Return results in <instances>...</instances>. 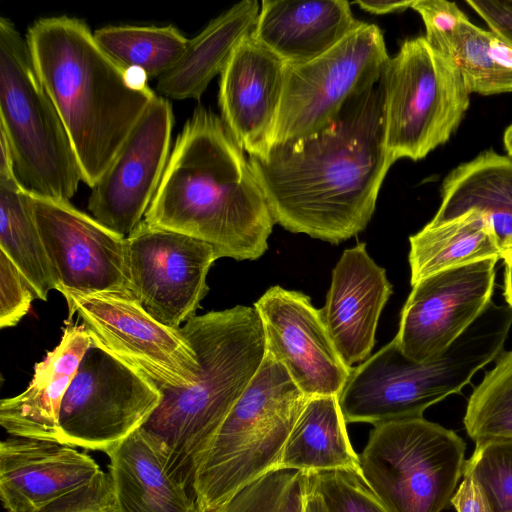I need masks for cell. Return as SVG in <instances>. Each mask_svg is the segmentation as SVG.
Masks as SVG:
<instances>
[{
	"label": "cell",
	"instance_id": "cell-1",
	"mask_svg": "<svg viewBox=\"0 0 512 512\" xmlns=\"http://www.w3.org/2000/svg\"><path fill=\"white\" fill-rule=\"evenodd\" d=\"M248 159L275 223L333 244L352 238L371 220L394 163L380 83L352 96L326 128Z\"/></svg>",
	"mask_w": 512,
	"mask_h": 512
},
{
	"label": "cell",
	"instance_id": "cell-6",
	"mask_svg": "<svg viewBox=\"0 0 512 512\" xmlns=\"http://www.w3.org/2000/svg\"><path fill=\"white\" fill-rule=\"evenodd\" d=\"M308 397L266 352L257 373L224 420L194 479L201 512L278 467L286 440Z\"/></svg>",
	"mask_w": 512,
	"mask_h": 512
},
{
	"label": "cell",
	"instance_id": "cell-23",
	"mask_svg": "<svg viewBox=\"0 0 512 512\" xmlns=\"http://www.w3.org/2000/svg\"><path fill=\"white\" fill-rule=\"evenodd\" d=\"M346 0H263L252 34L287 65L309 62L362 25Z\"/></svg>",
	"mask_w": 512,
	"mask_h": 512
},
{
	"label": "cell",
	"instance_id": "cell-18",
	"mask_svg": "<svg viewBox=\"0 0 512 512\" xmlns=\"http://www.w3.org/2000/svg\"><path fill=\"white\" fill-rule=\"evenodd\" d=\"M254 307L263 324L266 352L286 368L305 396H339L353 368L338 354L310 297L276 285Z\"/></svg>",
	"mask_w": 512,
	"mask_h": 512
},
{
	"label": "cell",
	"instance_id": "cell-33",
	"mask_svg": "<svg viewBox=\"0 0 512 512\" xmlns=\"http://www.w3.org/2000/svg\"><path fill=\"white\" fill-rule=\"evenodd\" d=\"M463 472L475 479L491 512H512V437L477 442Z\"/></svg>",
	"mask_w": 512,
	"mask_h": 512
},
{
	"label": "cell",
	"instance_id": "cell-12",
	"mask_svg": "<svg viewBox=\"0 0 512 512\" xmlns=\"http://www.w3.org/2000/svg\"><path fill=\"white\" fill-rule=\"evenodd\" d=\"M7 512H113L108 473L67 444L12 437L0 444Z\"/></svg>",
	"mask_w": 512,
	"mask_h": 512
},
{
	"label": "cell",
	"instance_id": "cell-36",
	"mask_svg": "<svg viewBox=\"0 0 512 512\" xmlns=\"http://www.w3.org/2000/svg\"><path fill=\"white\" fill-rule=\"evenodd\" d=\"M411 8L423 20L428 43L447 55L456 29L468 17L456 3L446 0H413Z\"/></svg>",
	"mask_w": 512,
	"mask_h": 512
},
{
	"label": "cell",
	"instance_id": "cell-2",
	"mask_svg": "<svg viewBox=\"0 0 512 512\" xmlns=\"http://www.w3.org/2000/svg\"><path fill=\"white\" fill-rule=\"evenodd\" d=\"M243 152L220 117L196 108L178 135L144 222L204 241L218 259L260 258L275 220Z\"/></svg>",
	"mask_w": 512,
	"mask_h": 512
},
{
	"label": "cell",
	"instance_id": "cell-37",
	"mask_svg": "<svg viewBox=\"0 0 512 512\" xmlns=\"http://www.w3.org/2000/svg\"><path fill=\"white\" fill-rule=\"evenodd\" d=\"M488 25L489 30L512 46V0L465 1Z\"/></svg>",
	"mask_w": 512,
	"mask_h": 512
},
{
	"label": "cell",
	"instance_id": "cell-29",
	"mask_svg": "<svg viewBox=\"0 0 512 512\" xmlns=\"http://www.w3.org/2000/svg\"><path fill=\"white\" fill-rule=\"evenodd\" d=\"M102 50L121 68L159 78L183 55L189 39L174 25L105 26L93 32Z\"/></svg>",
	"mask_w": 512,
	"mask_h": 512
},
{
	"label": "cell",
	"instance_id": "cell-14",
	"mask_svg": "<svg viewBox=\"0 0 512 512\" xmlns=\"http://www.w3.org/2000/svg\"><path fill=\"white\" fill-rule=\"evenodd\" d=\"M126 246L134 299L173 329L195 317L209 290L207 274L218 259L213 246L144 220L126 237Z\"/></svg>",
	"mask_w": 512,
	"mask_h": 512
},
{
	"label": "cell",
	"instance_id": "cell-40",
	"mask_svg": "<svg viewBox=\"0 0 512 512\" xmlns=\"http://www.w3.org/2000/svg\"><path fill=\"white\" fill-rule=\"evenodd\" d=\"M304 512H327L321 495L312 485L310 479Z\"/></svg>",
	"mask_w": 512,
	"mask_h": 512
},
{
	"label": "cell",
	"instance_id": "cell-20",
	"mask_svg": "<svg viewBox=\"0 0 512 512\" xmlns=\"http://www.w3.org/2000/svg\"><path fill=\"white\" fill-rule=\"evenodd\" d=\"M392 294L386 271L365 243L345 249L332 270L326 302L320 309L332 342L351 367L371 356L381 312Z\"/></svg>",
	"mask_w": 512,
	"mask_h": 512
},
{
	"label": "cell",
	"instance_id": "cell-38",
	"mask_svg": "<svg viewBox=\"0 0 512 512\" xmlns=\"http://www.w3.org/2000/svg\"><path fill=\"white\" fill-rule=\"evenodd\" d=\"M462 476L463 480L450 500L456 512H491L475 479L465 472Z\"/></svg>",
	"mask_w": 512,
	"mask_h": 512
},
{
	"label": "cell",
	"instance_id": "cell-17",
	"mask_svg": "<svg viewBox=\"0 0 512 512\" xmlns=\"http://www.w3.org/2000/svg\"><path fill=\"white\" fill-rule=\"evenodd\" d=\"M173 122L170 102L156 96L91 188L88 209L110 230L128 237L143 221L170 156Z\"/></svg>",
	"mask_w": 512,
	"mask_h": 512
},
{
	"label": "cell",
	"instance_id": "cell-34",
	"mask_svg": "<svg viewBox=\"0 0 512 512\" xmlns=\"http://www.w3.org/2000/svg\"><path fill=\"white\" fill-rule=\"evenodd\" d=\"M327 512H389L366 486L359 472L331 470L309 473Z\"/></svg>",
	"mask_w": 512,
	"mask_h": 512
},
{
	"label": "cell",
	"instance_id": "cell-21",
	"mask_svg": "<svg viewBox=\"0 0 512 512\" xmlns=\"http://www.w3.org/2000/svg\"><path fill=\"white\" fill-rule=\"evenodd\" d=\"M66 324L58 346L36 363L26 390L0 402V424L12 437L62 443L63 398L92 343L82 324Z\"/></svg>",
	"mask_w": 512,
	"mask_h": 512
},
{
	"label": "cell",
	"instance_id": "cell-42",
	"mask_svg": "<svg viewBox=\"0 0 512 512\" xmlns=\"http://www.w3.org/2000/svg\"><path fill=\"white\" fill-rule=\"evenodd\" d=\"M503 295L506 303L512 308V272L505 269Z\"/></svg>",
	"mask_w": 512,
	"mask_h": 512
},
{
	"label": "cell",
	"instance_id": "cell-4",
	"mask_svg": "<svg viewBox=\"0 0 512 512\" xmlns=\"http://www.w3.org/2000/svg\"><path fill=\"white\" fill-rule=\"evenodd\" d=\"M179 330L196 353L197 380L187 388L159 387L161 403L142 429L160 443L173 473L194 494L196 471L260 368L266 339L254 306L195 316Z\"/></svg>",
	"mask_w": 512,
	"mask_h": 512
},
{
	"label": "cell",
	"instance_id": "cell-3",
	"mask_svg": "<svg viewBox=\"0 0 512 512\" xmlns=\"http://www.w3.org/2000/svg\"><path fill=\"white\" fill-rule=\"evenodd\" d=\"M26 41L92 188L157 95L144 74L121 68L102 50L83 20L39 19Z\"/></svg>",
	"mask_w": 512,
	"mask_h": 512
},
{
	"label": "cell",
	"instance_id": "cell-8",
	"mask_svg": "<svg viewBox=\"0 0 512 512\" xmlns=\"http://www.w3.org/2000/svg\"><path fill=\"white\" fill-rule=\"evenodd\" d=\"M385 147L395 162L423 159L445 144L470 105L454 60L424 36L405 40L389 57L379 80Z\"/></svg>",
	"mask_w": 512,
	"mask_h": 512
},
{
	"label": "cell",
	"instance_id": "cell-24",
	"mask_svg": "<svg viewBox=\"0 0 512 512\" xmlns=\"http://www.w3.org/2000/svg\"><path fill=\"white\" fill-rule=\"evenodd\" d=\"M259 11L258 1H241L189 39L178 62L158 78L156 88L162 97L199 99L211 80L221 74L238 44L253 31Z\"/></svg>",
	"mask_w": 512,
	"mask_h": 512
},
{
	"label": "cell",
	"instance_id": "cell-35",
	"mask_svg": "<svg viewBox=\"0 0 512 512\" xmlns=\"http://www.w3.org/2000/svg\"><path fill=\"white\" fill-rule=\"evenodd\" d=\"M34 298L29 283L0 250V327L16 326L29 311Z\"/></svg>",
	"mask_w": 512,
	"mask_h": 512
},
{
	"label": "cell",
	"instance_id": "cell-26",
	"mask_svg": "<svg viewBox=\"0 0 512 512\" xmlns=\"http://www.w3.org/2000/svg\"><path fill=\"white\" fill-rule=\"evenodd\" d=\"M411 286L438 272L498 257L500 244L487 216L468 210L451 219L430 221L410 236Z\"/></svg>",
	"mask_w": 512,
	"mask_h": 512
},
{
	"label": "cell",
	"instance_id": "cell-11",
	"mask_svg": "<svg viewBox=\"0 0 512 512\" xmlns=\"http://www.w3.org/2000/svg\"><path fill=\"white\" fill-rule=\"evenodd\" d=\"M388 59L379 27L363 22L323 55L287 65L272 145L329 126L352 96L379 82Z\"/></svg>",
	"mask_w": 512,
	"mask_h": 512
},
{
	"label": "cell",
	"instance_id": "cell-19",
	"mask_svg": "<svg viewBox=\"0 0 512 512\" xmlns=\"http://www.w3.org/2000/svg\"><path fill=\"white\" fill-rule=\"evenodd\" d=\"M286 69L287 64L251 32L220 74L221 119L248 156L262 158L272 145Z\"/></svg>",
	"mask_w": 512,
	"mask_h": 512
},
{
	"label": "cell",
	"instance_id": "cell-10",
	"mask_svg": "<svg viewBox=\"0 0 512 512\" xmlns=\"http://www.w3.org/2000/svg\"><path fill=\"white\" fill-rule=\"evenodd\" d=\"M161 400L154 381L92 342L63 398L61 441L107 453L142 428Z\"/></svg>",
	"mask_w": 512,
	"mask_h": 512
},
{
	"label": "cell",
	"instance_id": "cell-28",
	"mask_svg": "<svg viewBox=\"0 0 512 512\" xmlns=\"http://www.w3.org/2000/svg\"><path fill=\"white\" fill-rule=\"evenodd\" d=\"M0 250L29 283L37 299L46 301L56 289L32 205V195L15 173L0 174Z\"/></svg>",
	"mask_w": 512,
	"mask_h": 512
},
{
	"label": "cell",
	"instance_id": "cell-30",
	"mask_svg": "<svg viewBox=\"0 0 512 512\" xmlns=\"http://www.w3.org/2000/svg\"><path fill=\"white\" fill-rule=\"evenodd\" d=\"M447 55L456 63L470 94L512 92V46L492 31L465 19L456 29Z\"/></svg>",
	"mask_w": 512,
	"mask_h": 512
},
{
	"label": "cell",
	"instance_id": "cell-27",
	"mask_svg": "<svg viewBox=\"0 0 512 512\" xmlns=\"http://www.w3.org/2000/svg\"><path fill=\"white\" fill-rule=\"evenodd\" d=\"M359 466L338 396L309 398L286 440L277 468L360 473Z\"/></svg>",
	"mask_w": 512,
	"mask_h": 512
},
{
	"label": "cell",
	"instance_id": "cell-7",
	"mask_svg": "<svg viewBox=\"0 0 512 512\" xmlns=\"http://www.w3.org/2000/svg\"><path fill=\"white\" fill-rule=\"evenodd\" d=\"M0 132L28 192L60 201L74 196L83 178L73 144L26 38L5 17L0 19Z\"/></svg>",
	"mask_w": 512,
	"mask_h": 512
},
{
	"label": "cell",
	"instance_id": "cell-25",
	"mask_svg": "<svg viewBox=\"0 0 512 512\" xmlns=\"http://www.w3.org/2000/svg\"><path fill=\"white\" fill-rule=\"evenodd\" d=\"M440 222L468 210L483 212L499 244L512 235V158L487 150L452 169L441 184Z\"/></svg>",
	"mask_w": 512,
	"mask_h": 512
},
{
	"label": "cell",
	"instance_id": "cell-5",
	"mask_svg": "<svg viewBox=\"0 0 512 512\" xmlns=\"http://www.w3.org/2000/svg\"><path fill=\"white\" fill-rule=\"evenodd\" d=\"M511 326L512 308L491 301L444 353L422 363L404 355L394 338L352 369L338 396L345 422L376 426L423 417L500 355Z\"/></svg>",
	"mask_w": 512,
	"mask_h": 512
},
{
	"label": "cell",
	"instance_id": "cell-31",
	"mask_svg": "<svg viewBox=\"0 0 512 512\" xmlns=\"http://www.w3.org/2000/svg\"><path fill=\"white\" fill-rule=\"evenodd\" d=\"M463 422L475 443L512 437V350L502 351L474 388Z\"/></svg>",
	"mask_w": 512,
	"mask_h": 512
},
{
	"label": "cell",
	"instance_id": "cell-22",
	"mask_svg": "<svg viewBox=\"0 0 512 512\" xmlns=\"http://www.w3.org/2000/svg\"><path fill=\"white\" fill-rule=\"evenodd\" d=\"M106 454L113 512H201L160 443L142 428Z\"/></svg>",
	"mask_w": 512,
	"mask_h": 512
},
{
	"label": "cell",
	"instance_id": "cell-13",
	"mask_svg": "<svg viewBox=\"0 0 512 512\" xmlns=\"http://www.w3.org/2000/svg\"><path fill=\"white\" fill-rule=\"evenodd\" d=\"M69 320H82L93 343L139 370L161 388H187L198 377L196 353L179 329L163 325L132 296L60 292Z\"/></svg>",
	"mask_w": 512,
	"mask_h": 512
},
{
	"label": "cell",
	"instance_id": "cell-39",
	"mask_svg": "<svg viewBox=\"0 0 512 512\" xmlns=\"http://www.w3.org/2000/svg\"><path fill=\"white\" fill-rule=\"evenodd\" d=\"M413 3L412 1H367V0H357L352 2V4H357L361 9L377 14H388L394 12H401L408 8H411Z\"/></svg>",
	"mask_w": 512,
	"mask_h": 512
},
{
	"label": "cell",
	"instance_id": "cell-43",
	"mask_svg": "<svg viewBox=\"0 0 512 512\" xmlns=\"http://www.w3.org/2000/svg\"><path fill=\"white\" fill-rule=\"evenodd\" d=\"M503 144L506 155L512 158V122L507 126L503 134Z\"/></svg>",
	"mask_w": 512,
	"mask_h": 512
},
{
	"label": "cell",
	"instance_id": "cell-15",
	"mask_svg": "<svg viewBox=\"0 0 512 512\" xmlns=\"http://www.w3.org/2000/svg\"><path fill=\"white\" fill-rule=\"evenodd\" d=\"M31 195L56 290L112 292L133 297L126 237L78 210L70 201Z\"/></svg>",
	"mask_w": 512,
	"mask_h": 512
},
{
	"label": "cell",
	"instance_id": "cell-9",
	"mask_svg": "<svg viewBox=\"0 0 512 512\" xmlns=\"http://www.w3.org/2000/svg\"><path fill=\"white\" fill-rule=\"evenodd\" d=\"M466 444L424 417L374 426L360 475L389 512H441L463 475Z\"/></svg>",
	"mask_w": 512,
	"mask_h": 512
},
{
	"label": "cell",
	"instance_id": "cell-32",
	"mask_svg": "<svg viewBox=\"0 0 512 512\" xmlns=\"http://www.w3.org/2000/svg\"><path fill=\"white\" fill-rule=\"evenodd\" d=\"M308 489L309 473L275 468L210 512H304Z\"/></svg>",
	"mask_w": 512,
	"mask_h": 512
},
{
	"label": "cell",
	"instance_id": "cell-16",
	"mask_svg": "<svg viewBox=\"0 0 512 512\" xmlns=\"http://www.w3.org/2000/svg\"><path fill=\"white\" fill-rule=\"evenodd\" d=\"M498 257L428 276L412 286L394 337L415 362L436 359L492 301Z\"/></svg>",
	"mask_w": 512,
	"mask_h": 512
},
{
	"label": "cell",
	"instance_id": "cell-41",
	"mask_svg": "<svg viewBox=\"0 0 512 512\" xmlns=\"http://www.w3.org/2000/svg\"><path fill=\"white\" fill-rule=\"evenodd\" d=\"M500 259L503 260L505 269L512 272V235L501 243Z\"/></svg>",
	"mask_w": 512,
	"mask_h": 512
}]
</instances>
